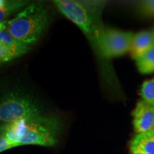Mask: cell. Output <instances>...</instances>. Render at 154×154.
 I'll return each mask as SVG.
<instances>
[{
    "label": "cell",
    "mask_w": 154,
    "mask_h": 154,
    "mask_svg": "<svg viewBox=\"0 0 154 154\" xmlns=\"http://www.w3.org/2000/svg\"><path fill=\"white\" fill-rule=\"evenodd\" d=\"M136 61L137 68L141 74H147L154 72V46Z\"/></svg>",
    "instance_id": "obj_10"
},
{
    "label": "cell",
    "mask_w": 154,
    "mask_h": 154,
    "mask_svg": "<svg viewBox=\"0 0 154 154\" xmlns=\"http://www.w3.org/2000/svg\"><path fill=\"white\" fill-rule=\"evenodd\" d=\"M39 114L37 104L27 96L9 92L0 96V126Z\"/></svg>",
    "instance_id": "obj_4"
},
{
    "label": "cell",
    "mask_w": 154,
    "mask_h": 154,
    "mask_svg": "<svg viewBox=\"0 0 154 154\" xmlns=\"http://www.w3.org/2000/svg\"><path fill=\"white\" fill-rule=\"evenodd\" d=\"M27 5L25 1H7L5 6L0 8V23L5 22V19Z\"/></svg>",
    "instance_id": "obj_11"
},
{
    "label": "cell",
    "mask_w": 154,
    "mask_h": 154,
    "mask_svg": "<svg viewBox=\"0 0 154 154\" xmlns=\"http://www.w3.org/2000/svg\"><path fill=\"white\" fill-rule=\"evenodd\" d=\"M61 122L54 116L37 115L0 126V136L22 146H53L58 142Z\"/></svg>",
    "instance_id": "obj_1"
},
{
    "label": "cell",
    "mask_w": 154,
    "mask_h": 154,
    "mask_svg": "<svg viewBox=\"0 0 154 154\" xmlns=\"http://www.w3.org/2000/svg\"><path fill=\"white\" fill-rule=\"evenodd\" d=\"M154 46V34L153 32L143 31L134 34L131 46V55L135 60L147 52Z\"/></svg>",
    "instance_id": "obj_9"
},
{
    "label": "cell",
    "mask_w": 154,
    "mask_h": 154,
    "mask_svg": "<svg viewBox=\"0 0 154 154\" xmlns=\"http://www.w3.org/2000/svg\"><path fill=\"white\" fill-rule=\"evenodd\" d=\"M139 9L141 12L146 16H154V0L140 2Z\"/></svg>",
    "instance_id": "obj_13"
},
{
    "label": "cell",
    "mask_w": 154,
    "mask_h": 154,
    "mask_svg": "<svg viewBox=\"0 0 154 154\" xmlns=\"http://www.w3.org/2000/svg\"><path fill=\"white\" fill-rule=\"evenodd\" d=\"M134 36L132 32L105 27L98 50L106 59L122 56L130 51Z\"/></svg>",
    "instance_id": "obj_5"
},
{
    "label": "cell",
    "mask_w": 154,
    "mask_h": 154,
    "mask_svg": "<svg viewBox=\"0 0 154 154\" xmlns=\"http://www.w3.org/2000/svg\"><path fill=\"white\" fill-rule=\"evenodd\" d=\"M6 2H7V1H4V0H0V8H1V7H2L3 6L5 5Z\"/></svg>",
    "instance_id": "obj_15"
},
{
    "label": "cell",
    "mask_w": 154,
    "mask_h": 154,
    "mask_svg": "<svg viewBox=\"0 0 154 154\" xmlns=\"http://www.w3.org/2000/svg\"><path fill=\"white\" fill-rule=\"evenodd\" d=\"M54 3L61 14L76 24L96 49H99L105 29L101 19L104 2L56 0Z\"/></svg>",
    "instance_id": "obj_2"
},
{
    "label": "cell",
    "mask_w": 154,
    "mask_h": 154,
    "mask_svg": "<svg viewBox=\"0 0 154 154\" xmlns=\"http://www.w3.org/2000/svg\"><path fill=\"white\" fill-rule=\"evenodd\" d=\"M132 116L134 129L136 134L154 129V106L143 99L137 102Z\"/></svg>",
    "instance_id": "obj_7"
},
{
    "label": "cell",
    "mask_w": 154,
    "mask_h": 154,
    "mask_svg": "<svg viewBox=\"0 0 154 154\" xmlns=\"http://www.w3.org/2000/svg\"><path fill=\"white\" fill-rule=\"evenodd\" d=\"M29 46L19 42L11 36L7 29L0 32V64L8 62L26 54Z\"/></svg>",
    "instance_id": "obj_6"
},
{
    "label": "cell",
    "mask_w": 154,
    "mask_h": 154,
    "mask_svg": "<svg viewBox=\"0 0 154 154\" xmlns=\"http://www.w3.org/2000/svg\"><path fill=\"white\" fill-rule=\"evenodd\" d=\"M18 146H21L18 143L10 141V140L7 139V138L3 137V136H0V153L7 151V150L12 149V148L18 147Z\"/></svg>",
    "instance_id": "obj_14"
},
{
    "label": "cell",
    "mask_w": 154,
    "mask_h": 154,
    "mask_svg": "<svg viewBox=\"0 0 154 154\" xmlns=\"http://www.w3.org/2000/svg\"><path fill=\"white\" fill-rule=\"evenodd\" d=\"M153 34H154V31H153Z\"/></svg>",
    "instance_id": "obj_16"
},
{
    "label": "cell",
    "mask_w": 154,
    "mask_h": 154,
    "mask_svg": "<svg viewBox=\"0 0 154 154\" xmlns=\"http://www.w3.org/2000/svg\"><path fill=\"white\" fill-rule=\"evenodd\" d=\"M140 95L143 101L154 106V78L143 82L140 88Z\"/></svg>",
    "instance_id": "obj_12"
},
{
    "label": "cell",
    "mask_w": 154,
    "mask_h": 154,
    "mask_svg": "<svg viewBox=\"0 0 154 154\" xmlns=\"http://www.w3.org/2000/svg\"><path fill=\"white\" fill-rule=\"evenodd\" d=\"M129 150L131 154H154V129L135 135Z\"/></svg>",
    "instance_id": "obj_8"
},
{
    "label": "cell",
    "mask_w": 154,
    "mask_h": 154,
    "mask_svg": "<svg viewBox=\"0 0 154 154\" xmlns=\"http://www.w3.org/2000/svg\"><path fill=\"white\" fill-rule=\"evenodd\" d=\"M50 14L43 4L26 6L14 18L7 21V29L19 42L32 47L39 41L47 29Z\"/></svg>",
    "instance_id": "obj_3"
}]
</instances>
